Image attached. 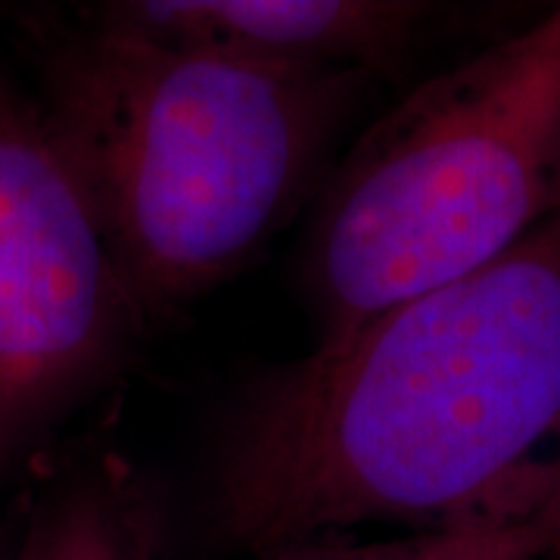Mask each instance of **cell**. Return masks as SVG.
Returning <instances> with one entry per match:
<instances>
[{"label":"cell","mask_w":560,"mask_h":560,"mask_svg":"<svg viewBox=\"0 0 560 560\" xmlns=\"http://www.w3.org/2000/svg\"><path fill=\"white\" fill-rule=\"evenodd\" d=\"M16 54L147 320L278 234L381 84L165 38L109 3L22 13Z\"/></svg>","instance_id":"obj_2"},{"label":"cell","mask_w":560,"mask_h":560,"mask_svg":"<svg viewBox=\"0 0 560 560\" xmlns=\"http://www.w3.org/2000/svg\"><path fill=\"white\" fill-rule=\"evenodd\" d=\"M119 20L165 38L312 72L396 79L440 7L418 0H106Z\"/></svg>","instance_id":"obj_5"},{"label":"cell","mask_w":560,"mask_h":560,"mask_svg":"<svg viewBox=\"0 0 560 560\" xmlns=\"http://www.w3.org/2000/svg\"><path fill=\"white\" fill-rule=\"evenodd\" d=\"M560 209V3L405 91L342 153L302 253L318 342L467 278Z\"/></svg>","instance_id":"obj_3"},{"label":"cell","mask_w":560,"mask_h":560,"mask_svg":"<svg viewBox=\"0 0 560 560\" xmlns=\"http://www.w3.org/2000/svg\"><path fill=\"white\" fill-rule=\"evenodd\" d=\"M162 523L156 489L106 448L44 489L7 560H162Z\"/></svg>","instance_id":"obj_6"},{"label":"cell","mask_w":560,"mask_h":560,"mask_svg":"<svg viewBox=\"0 0 560 560\" xmlns=\"http://www.w3.org/2000/svg\"><path fill=\"white\" fill-rule=\"evenodd\" d=\"M147 324L35 91L0 60V470L94 399Z\"/></svg>","instance_id":"obj_4"},{"label":"cell","mask_w":560,"mask_h":560,"mask_svg":"<svg viewBox=\"0 0 560 560\" xmlns=\"http://www.w3.org/2000/svg\"><path fill=\"white\" fill-rule=\"evenodd\" d=\"M560 482V209L486 268L253 381L209 517L271 555L355 526L539 517Z\"/></svg>","instance_id":"obj_1"},{"label":"cell","mask_w":560,"mask_h":560,"mask_svg":"<svg viewBox=\"0 0 560 560\" xmlns=\"http://www.w3.org/2000/svg\"><path fill=\"white\" fill-rule=\"evenodd\" d=\"M539 521L545 526V536H548V555H545V560H560V482L555 486L548 504L539 511Z\"/></svg>","instance_id":"obj_8"},{"label":"cell","mask_w":560,"mask_h":560,"mask_svg":"<svg viewBox=\"0 0 560 560\" xmlns=\"http://www.w3.org/2000/svg\"><path fill=\"white\" fill-rule=\"evenodd\" d=\"M0 560H7V558H3V548H0Z\"/></svg>","instance_id":"obj_9"},{"label":"cell","mask_w":560,"mask_h":560,"mask_svg":"<svg viewBox=\"0 0 560 560\" xmlns=\"http://www.w3.org/2000/svg\"><path fill=\"white\" fill-rule=\"evenodd\" d=\"M548 536L539 517L470 521L440 529H415L386 541L312 539L256 560H545Z\"/></svg>","instance_id":"obj_7"}]
</instances>
